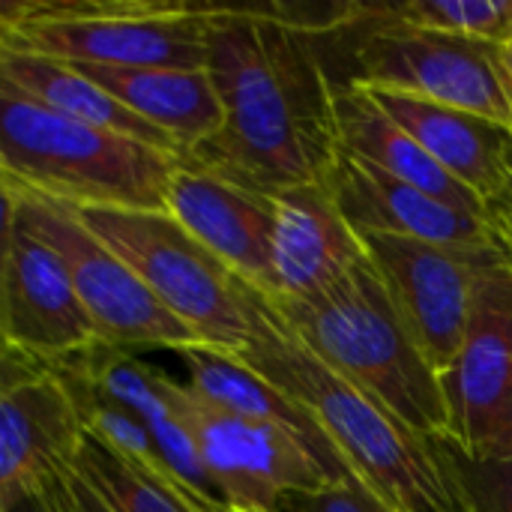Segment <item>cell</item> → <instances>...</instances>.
<instances>
[{"mask_svg": "<svg viewBox=\"0 0 512 512\" xmlns=\"http://www.w3.org/2000/svg\"><path fill=\"white\" fill-rule=\"evenodd\" d=\"M309 30L279 9L210 6L204 69L222 102V129L186 159L264 195L330 183L342 159L336 81Z\"/></svg>", "mask_w": 512, "mask_h": 512, "instance_id": "cell-1", "label": "cell"}, {"mask_svg": "<svg viewBox=\"0 0 512 512\" xmlns=\"http://www.w3.org/2000/svg\"><path fill=\"white\" fill-rule=\"evenodd\" d=\"M324 432L345 471L396 512H468L438 441L411 432L369 393L324 366L252 288V330L234 354Z\"/></svg>", "mask_w": 512, "mask_h": 512, "instance_id": "cell-2", "label": "cell"}, {"mask_svg": "<svg viewBox=\"0 0 512 512\" xmlns=\"http://www.w3.org/2000/svg\"><path fill=\"white\" fill-rule=\"evenodd\" d=\"M267 300L324 366L369 393L411 432L426 441L450 438L441 375L423 357L369 255L315 297Z\"/></svg>", "mask_w": 512, "mask_h": 512, "instance_id": "cell-3", "label": "cell"}, {"mask_svg": "<svg viewBox=\"0 0 512 512\" xmlns=\"http://www.w3.org/2000/svg\"><path fill=\"white\" fill-rule=\"evenodd\" d=\"M180 156L57 114L0 87V174L30 198L66 207L165 210Z\"/></svg>", "mask_w": 512, "mask_h": 512, "instance_id": "cell-4", "label": "cell"}, {"mask_svg": "<svg viewBox=\"0 0 512 512\" xmlns=\"http://www.w3.org/2000/svg\"><path fill=\"white\" fill-rule=\"evenodd\" d=\"M207 3L27 0L0 3L6 48L72 66L204 69Z\"/></svg>", "mask_w": 512, "mask_h": 512, "instance_id": "cell-5", "label": "cell"}, {"mask_svg": "<svg viewBox=\"0 0 512 512\" xmlns=\"http://www.w3.org/2000/svg\"><path fill=\"white\" fill-rule=\"evenodd\" d=\"M75 213L195 333L198 345L225 354H237L246 345L252 330V285L237 279L165 210L81 207Z\"/></svg>", "mask_w": 512, "mask_h": 512, "instance_id": "cell-6", "label": "cell"}, {"mask_svg": "<svg viewBox=\"0 0 512 512\" xmlns=\"http://www.w3.org/2000/svg\"><path fill=\"white\" fill-rule=\"evenodd\" d=\"M369 21L345 78L369 90H393L435 105L471 111L512 129V90L504 45L396 21L384 6H354Z\"/></svg>", "mask_w": 512, "mask_h": 512, "instance_id": "cell-7", "label": "cell"}, {"mask_svg": "<svg viewBox=\"0 0 512 512\" xmlns=\"http://www.w3.org/2000/svg\"><path fill=\"white\" fill-rule=\"evenodd\" d=\"M177 402L198 459L228 512H276L291 492H315L351 477L339 459L285 426L216 411L186 384H180Z\"/></svg>", "mask_w": 512, "mask_h": 512, "instance_id": "cell-8", "label": "cell"}, {"mask_svg": "<svg viewBox=\"0 0 512 512\" xmlns=\"http://www.w3.org/2000/svg\"><path fill=\"white\" fill-rule=\"evenodd\" d=\"M18 222L48 243L66 264L99 345L120 351L168 348L177 354L198 345L195 333L153 297L141 276L108 249L72 207L21 195Z\"/></svg>", "mask_w": 512, "mask_h": 512, "instance_id": "cell-9", "label": "cell"}, {"mask_svg": "<svg viewBox=\"0 0 512 512\" xmlns=\"http://www.w3.org/2000/svg\"><path fill=\"white\" fill-rule=\"evenodd\" d=\"M360 240L414 342L441 375L465 339L477 282L507 255L501 237L477 246L426 243L387 234H360Z\"/></svg>", "mask_w": 512, "mask_h": 512, "instance_id": "cell-10", "label": "cell"}, {"mask_svg": "<svg viewBox=\"0 0 512 512\" xmlns=\"http://www.w3.org/2000/svg\"><path fill=\"white\" fill-rule=\"evenodd\" d=\"M450 438L471 459L512 456V261L504 255L474 291L471 321L441 372Z\"/></svg>", "mask_w": 512, "mask_h": 512, "instance_id": "cell-11", "label": "cell"}, {"mask_svg": "<svg viewBox=\"0 0 512 512\" xmlns=\"http://www.w3.org/2000/svg\"><path fill=\"white\" fill-rule=\"evenodd\" d=\"M87 432L66 381L15 351L0 375V512L75 468Z\"/></svg>", "mask_w": 512, "mask_h": 512, "instance_id": "cell-12", "label": "cell"}, {"mask_svg": "<svg viewBox=\"0 0 512 512\" xmlns=\"http://www.w3.org/2000/svg\"><path fill=\"white\" fill-rule=\"evenodd\" d=\"M165 213L237 279L270 294L273 195L246 189L192 159H180L165 189Z\"/></svg>", "mask_w": 512, "mask_h": 512, "instance_id": "cell-13", "label": "cell"}, {"mask_svg": "<svg viewBox=\"0 0 512 512\" xmlns=\"http://www.w3.org/2000/svg\"><path fill=\"white\" fill-rule=\"evenodd\" d=\"M3 342L48 369L99 345L66 264L21 222L3 285Z\"/></svg>", "mask_w": 512, "mask_h": 512, "instance_id": "cell-14", "label": "cell"}, {"mask_svg": "<svg viewBox=\"0 0 512 512\" xmlns=\"http://www.w3.org/2000/svg\"><path fill=\"white\" fill-rule=\"evenodd\" d=\"M273 204L276 228L267 297H315L348 276L366 258V246L339 213L330 183H309L276 192Z\"/></svg>", "mask_w": 512, "mask_h": 512, "instance_id": "cell-15", "label": "cell"}, {"mask_svg": "<svg viewBox=\"0 0 512 512\" xmlns=\"http://www.w3.org/2000/svg\"><path fill=\"white\" fill-rule=\"evenodd\" d=\"M330 192L339 213L357 234H387L453 246L498 240L489 216L456 210L345 150L330 177Z\"/></svg>", "mask_w": 512, "mask_h": 512, "instance_id": "cell-16", "label": "cell"}, {"mask_svg": "<svg viewBox=\"0 0 512 512\" xmlns=\"http://www.w3.org/2000/svg\"><path fill=\"white\" fill-rule=\"evenodd\" d=\"M360 90H366L369 99L399 129H405L435 162H441L450 177L480 195L489 213L501 207L507 195V168L512 153L510 126L393 90Z\"/></svg>", "mask_w": 512, "mask_h": 512, "instance_id": "cell-17", "label": "cell"}, {"mask_svg": "<svg viewBox=\"0 0 512 512\" xmlns=\"http://www.w3.org/2000/svg\"><path fill=\"white\" fill-rule=\"evenodd\" d=\"M135 117L162 132L186 159L222 129V102L207 69L78 66Z\"/></svg>", "mask_w": 512, "mask_h": 512, "instance_id": "cell-18", "label": "cell"}, {"mask_svg": "<svg viewBox=\"0 0 512 512\" xmlns=\"http://www.w3.org/2000/svg\"><path fill=\"white\" fill-rule=\"evenodd\" d=\"M333 108L342 150L381 168L384 174L474 216H489V207L480 195L450 177L441 162H435L405 129H399L372 99L366 90L354 87L351 81H336L333 87Z\"/></svg>", "mask_w": 512, "mask_h": 512, "instance_id": "cell-19", "label": "cell"}, {"mask_svg": "<svg viewBox=\"0 0 512 512\" xmlns=\"http://www.w3.org/2000/svg\"><path fill=\"white\" fill-rule=\"evenodd\" d=\"M0 87H9L78 123H87L114 135H126L147 147L180 156V150L162 132H156L141 117H135L126 105H120L108 90H102L72 63H60V60L15 51V48H0Z\"/></svg>", "mask_w": 512, "mask_h": 512, "instance_id": "cell-20", "label": "cell"}, {"mask_svg": "<svg viewBox=\"0 0 512 512\" xmlns=\"http://www.w3.org/2000/svg\"><path fill=\"white\" fill-rule=\"evenodd\" d=\"M180 357H183L186 372H189L186 387L201 402H207L210 408L234 414V417H243V420L285 426V429L303 435L306 441H312L318 450H324L333 459H339L333 453L330 441L324 438V432L318 429V423L294 399H288L279 387H273L255 369H249L240 357L216 351V348H207V345L183 348Z\"/></svg>", "mask_w": 512, "mask_h": 512, "instance_id": "cell-21", "label": "cell"}, {"mask_svg": "<svg viewBox=\"0 0 512 512\" xmlns=\"http://www.w3.org/2000/svg\"><path fill=\"white\" fill-rule=\"evenodd\" d=\"M114 512H207L186 492L84 438L72 468Z\"/></svg>", "mask_w": 512, "mask_h": 512, "instance_id": "cell-22", "label": "cell"}, {"mask_svg": "<svg viewBox=\"0 0 512 512\" xmlns=\"http://www.w3.org/2000/svg\"><path fill=\"white\" fill-rule=\"evenodd\" d=\"M384 12L414 27L480 42L510 45L512 39V0H408L399 6H384Z\"/></svg>", "mask_w": 512, "mask_h": 512, "instance_id": "cell-23", "label": "cell"}, {"mask_svg": "<svg viewBox=\"0 0 512 512\" xmlns=\"http://www.w3.org/2000/svg\"><path fill=\"white\" fill-rule=\"evenodd\" d=\"M438 450L468 512H512V456L471 459L447 438L438 441Z\"/></svg>", "mask_w": 512, "mask_h": 512, "instance_id": "cell-24", "label": "cell"}, {"mask_svg": "<svg viewBox=\"0 0 512 512\" xmlns=\"http://www.w3.org/2000/svg\"><path fill=\"white\" fill-rule=\"evenodd\" d=\"M276 512H396L363 489L354 477L330 483L315 492H291L279 501Z\"/></svg>", "mask_w": 512, "mask_h": 512, "instance_id": "cell-25", "label": "cell"}, {"mask_svg": "<svg viewBox=\"0 0 512 512\" xmlns=\"http://www.w3.org/2000/svg\"><path fill=\"white\" fill-rule=\"evenodd\" d=\"M18 210H21V192L0 174V339H3V285H6V267L18 234Z\"/></svg>", "mask_w": 512, "mask_h": 512, "instance_id": "cell-26", "label": "cell"}, {"mask_svg": "<svg viewBox=\"0 0 512 512\" xmlns=\"http://www.w3.org/2000/svg\"><path fill=\"white\" fill-rule=\"evenodd\" d=\"M3 512H72L69 495H66V474L63 477H54L42 489L18 498L12 507H6Z\"/></svg>", "mask_w": 512, "mask_h": 512, "instance_id": "cell-27", "label": "cell"}, {"mask_svg": "<svg viewBox=\"0 0 512 512\" xmlns=\"http://www.w3.org/2000/svg\"><path fill=\"white\" fill-rule=\"evenodd\" d=\"M66 495H69L72 512H114L75 471L66 474Z\"/></svg>", "mask_w": 512, "mask_h": 512, "instance_id": "cell-28", "label": "cell"}, {"mask_svg": "<svg viewBox=\"0 0 512 512\" xmlns=\"http://www.w3.org/2000/svg\"><path fill=\"white\" fill-rule=\"evenodd\" d=\"M492 222H495V231H498V237H501V243H504V249H507L512 261V210L492 213Z\"/></svg>", "mask_w": 512, "mask_h": 512, "instance_id": "cell-29", "label": "cell"}, {"mask_svg": "<svg viewBox=\"0 0 512 512\" xmlns=\"http://www.w3.org/2000/svg\"><path fill=\"white\" fill-rule=\"evenodd\" d=\"M501 210H512V153H510V168H507V195H504L501 207H498V210H492V213H501Z\"/></svg>", "mask_w": 512, "mask_h": 512, "instance_id": "cell-30", "label": "cell"}, {"mask_svg": "<svg viewBox=\"0 0 512 512\" xmlns=\"http://www.w3.org/2000/svg\"><path fill=\"white\" fill-rule=\"evenodd\" d=\"M504 66H507V78H510L512 90V45H504Z\"/></svg>", "mask_w": 512, "mask_h": 512, "instance_id": "cell-31", "label": "cell"}, {"mask_svg": "<svg viewBox=\"0 0 512 512\" xmlns=\"http://www.w3.org/2000/svg\"><path fill=\"white\" fill-rule=\"evenodd\" d=\"M6 354H9V348H6V342L0 339V375H3V363H6Z\"/></svg>", "mask_w": 512, "mask_h": 512, "instance_id": "cell-32", "label": "cell"}, {"mask_svg": "<svg viewBox=\"0 0 512 512\" xmlns=\"http://www.w3.org/2000/svg\"><path fill=\"white\" fill-rule=\"evenodd\" d=\"M231 512H240V510H231Z\"/></svg>", "mask_w": 512, "mask_h": 512, "instance_id": "cell-33", "label": "cell"}, {"mask_svg": "<svg viewBox=\"0 0 512 512\" xmlns=\"http://www.w3.org/2000/svg\"><path fill=\"white\" fill-rule=\"evenodd\" d=\"M0 48H6V45H0Z\"/></svg>", "mask_w": 512, "mask_h": 512, "instance_id": "cell-34", "label": "cell"}, {"mask_svg": "<svg viewBox=\"0 0 512 512\" xmlns=\"http://www.w3.org/2000/svg\"><path fill=\"white\" fill-rule=\"evenodd\" d=\"M510 45H512V39H510Z\"/></svg>", "mask_w": 512, "mask_h": 512, "instance_id": "cell-35", "label": "cell"}]
</instances>
